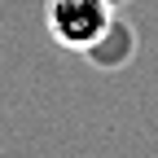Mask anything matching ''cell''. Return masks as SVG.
I'll return each mask as SVG.
<instances>
[{
	"mask_svg": "<svg viewBox=\"0 0 158 158\" xmlns=\"http://www.w3.org/2000/svg\"><path fill=\"white\" fill-rule=\"evenodd\" d=\"M48 35L53 44H62L70 53H88L114 22V5L110 0H48Z\"/></svg>",
	"mask_w": 158,
	"mask_h": 158,
	"instance_id": "1",
	"label": "cell"
},
{
	"mask_svg": "<svg viewBox=\"0 0 158 158\" xmlns=\"http://www.w3.org/2000/svg\"><path fill=\"white\" fill-rule=\"evenodd\" d=\"M110 5H123V0H110Z\"/></svg>",
	"mask_w": 158,
	"mask_h": 158,
	"instance_id": "2",
	"label": "cell"
}]
</instances>
